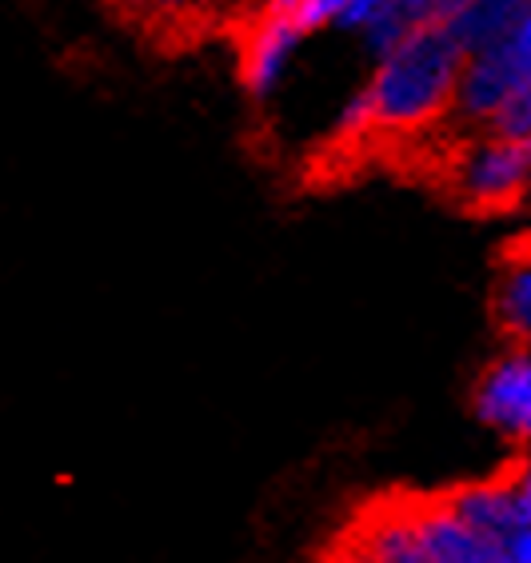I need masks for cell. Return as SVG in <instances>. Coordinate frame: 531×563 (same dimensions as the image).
I'll return each instance as SVG.
<instances>
[{
  "mask_svg": "<svg viewBox=\"0 0 531 563\" xmlns=\"http://www.w3.org/2000/svg\"><path fill=\"white\" fill-rule=\"evenodd\" d=\"M440 504H444L460 523H467L472 531L496 540L499 548H504L516 531L531 523L528 504H523L520 488H516V479H511L508 472H499V476H491V479L460 484V488L444 492Z\"/></svg>",
  "mask_w": 531,
  "mask_h": 563,
  "instance_id": "7",
  "label": "cell"
},
{
  "mask_svg": "<svg viewBox=\"0 0 531 563\" xmlns=\"http://www.w3.org/2000/svg\"><path fill=\"white\" fill-rule=\"evenodd\" d=\"M400 504L420 543V563H508L496 540L455 520L440 496H403Z\"/></svg>",
  "mask_w": 531,
  "mask_h": 563,
  "instance_id": "6",
  "label": "cell"
},
{
  "mask_svg": "<svg viewBox=\"0 0 531 563\" xmlns=\"http://www.w3.org/2000/svg\"><path fill=\"white\" fill-rule=\"evenodd\" d=\"M452 0H376L368 29L359 33V44L372 60H384L391 48H400L408 36H416L428 24H440L447 16Z\"/></svg>",
  "mask_w": 531,
  "mask_h": 563,
  "instance_id": "10",
  "label": "cell"
},
{
  "mask_svg": "<svg viewBox=\"0 0 531 563\" xmlns=\"http://www.w3.org/2000/svg\"><path fill=\"white\" fill-rule=\"evenodd\" d=\"M460 73L464 53L447 36L444 21L408 36L400 48L376 60L364 80L376 132H423L452 120Z\"/></svg>",
  "mask_w": 531,
  "mask_h": 563,
  "instance_id": "1",
  "label": "cell"
},
{
  "mask_svg": "<svg viewBox=\"0 0 531 563\" xmlns=\"http://www.w3.org/2000/svg\"><path fill=\"white\" fill-rule=\"evenodd\" d=\"M472 408L479 423L496 435L531 448V352L528 347H504L496 360L484 364L472 388Z\"/></svg>",
  "mask_w": 531,
  "mask_h": 563,
  "instance_id": "4",
  "label": "cell"
},
{
  "mask_svg": "<svg viewBox=\"0 0 531 563\" xmlns=\"http://www.w3.org/2000/svg\"><path fill=\"white\" fill-rule=\"evenodd\" d=\"M303 41L308 36L296 29V21L288 16L284 4H268V9H261L252 16L244 48H240V80L248 88V97L268 100L288 80Z\"/></svg>",
  "mask_w": 531,
  "mask_h": 563,
  "instance_id": "5",
  "label": "cell"
},
{
  "mask_svg": "<svg viewBox=\"0 0 531 563\" xmlns=\"http://www.w3.org/2000/svg\"><path fill=\"white\" fill-rule=\"evenodd\" d=\"M523 148H528V164H531V136H528V141H523Z\"/></svg>",
  "mask_w": 531,
  "mask_h": 563,
  "instance_id": "13",
  "label": "cell"
},
{
  "mask_svg": "<svg viewBox=\"0 0 531 563\" xmlns=\"http://www.w3.org/2000/svg\"><path fill=\"white\" fill-rule=\"evenodd\" d=\"M491 312L508 347H531V244L504 256L491 288Z\"/></svg>",
  "mask_w": 531,
  "mask_h": 563,
  "instance_id": "9",
  "label": "cell"
},
{
  "mask_svg": "<svg viewBox=\"0 0 531 563\" xmlns=\"http://www.w3.org/2000/svg\"><path fill=\"white\" fill-rule=\"evenodd\" d=\"M440 176H444L447 200H455L464 212H476V217L511 212L531 196L528 148L491 129L455 141Z\"/></svg>",
  "mask_w": 531,
  "mask_h": 563,
  "instance_id": "2",
  "label": "cell"
},
{
  "mask_svg": "<svg viewBox=\"0 0 531 563\" xmlns=\"http://www.w3.org/2000/svg\"><path fill=\"white\" fill-rule=\"evenodd\" d=\"M528 85H531V4H523L520 21H516L508 41L464 60L452 120L472 132L491 129L499 112L508 109Z\"/></svg>",
  "mask_w": 531,
  "mask_h": 563,
  "instance_id": "3",
  "label": "cell"
},
{
  "mask_svg": "<svg viewBox=\"0 0 531 563\" xmlns=\"http://www.w3.org/2000/svg\"><path fill=\"white\" fill-rule=\"evenodd\" d=\"M520 12H523L520 0H476V4L452 0L444 16V29L467 60V56L488 53V48L508 41L516 21H520Z\"/></svg>",
  "mask_w": 531,
  "mask_h": 563,
  "instance_id": "8",
  "label": "cell"
},
{
  "mask_svg": "<svg viewBox=\"0 0 531 563\" xmlns=\"http://www.w3.org/2000/svg\"><path fill=\"white\" fill-rule=\"evenodd\" d=\"M508 476L516 479V488H520L523 504H528V511H531V448L520 455V460H516V464L508 467Z\"/></svg>",
  "mask_w": 531,
  "mask_h": 563,
  "instance_id": "11",
  "label": "cell"
},
{
  "mask_svg": "<svg viewBox=\"0 0 531 563\" xmlns=\"http://www.w3.org/2000/svg\"><path fill=\"white\" fill-rule=\"evenodd\" d=\"M504 555H508V563H531V523L504 543Z\"/></svg>",
  "mask_w": 531,
  "mask_h": 563,
  "instance_id": "12",
  "label": "cell"
},
{
  "mask_svg": "<svg viewBox=\"0 0 531 563\" xmlns=\"http://www.w3.org/2000/svg\"><path fill=\"white\" fill-rule=\"evenodd\" d=\"M528 352H531V347H528Z\"/></svg>",
  "mask_w": 531,
  "mask_h": 563,
  "instance_id": "14",
  "label": "cell"
}]
</instances>
